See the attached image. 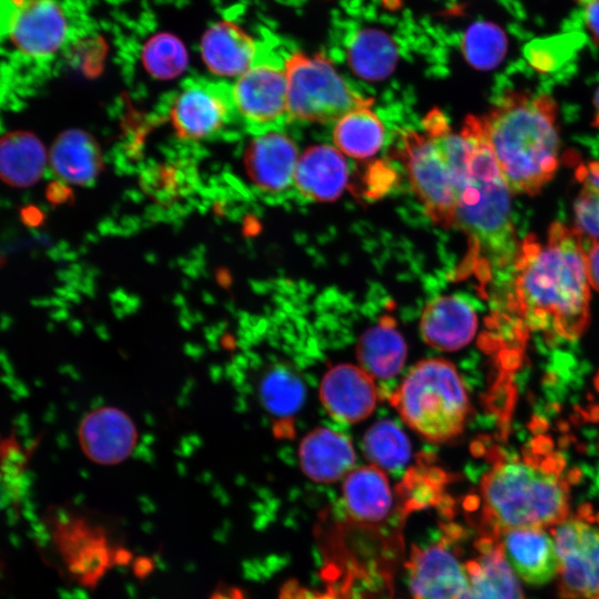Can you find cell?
I'll list each match as a JSON object with an SVG mask.
<instances>
[{"label":"cell","instance_id":"obj_1","mask_svg":"<svg viewBox=\"0 0 599 599\" xmlns=\"http://www.w3.org/2000/svg\"><path fill=\"white\" fill-rule=\"evenodd\" d=\"M582 243L575 226L560 222L549 226L546 243L534 235L520 242L514 291L531 329L576 339L588 326L590 285Z\"/></svg>","mask_w":599,"mask_h":599},{"label":"cell","instance_id":"obj_2","mask_svg":"<svg viewBox=\"0 0 599 599\" xmlns=\"http://www.w3.org/2000/svg\"><path fill=\"white\" fill-rule=\"evenodd\" d=\"M556 115L550 95L510 91L480 118L511 193L536 195L554 177L560 149Z\"/></svg>","mask_w":599,"mask_h":599},{"label":"cell","instance_id":"obj_3","mask_svg":"<svg viewBox=\"0 0 599 599\" xmlns=\"http://www.w3.org/2000/svg\"><path fill=\"white\" fill-rule=\"evenodd\" d=\"M461 131L470 141V156L455 226L467 236L469 256L505 263L516 257L520 244L511 220V192L485 138L480 118L469 115Z\"/></svg>","mask_w":599,"mask_h":599},{"label":"cell","instance_id":"obj_4","mask_svg":"<svg viewBox=\"0 0 599 599\" xmlns=\"http://www.w3.org/2000/svg\"><path fill=\"white\" fill-rule=\"evenodd\" d=\"M569 499L568 484L558 474L520 460H499L479 485L483 536L554 528L569 517Z\"/></svg>","mask_w":599,"mask_h":599},{"label":"cell","instance_id":"obj_5","mask_svg":"<svg viewBox=\"0 0 599 599\" xmlns=\"http://www.w3.org/2000/svg\"><path fill=\"white\" fill-rule=\"evenodd\" d=\"M404 423L424 439L458 437L470 412L469 394L455 365L444 358L416 363L390 396Z\"/></svg>","mask_w":599,"mask_h":599},{"label":"cell","instance_id":"obj_6","mask_svg":"<svg viewBox=\"0 0 599 599\" xmlns=\"http://www.w3.org/2000/svg\"><path fill=\"white\" fill-rule=\"evenodd\" d=\"M287 115L291 120L327 124L346 113L372 106L374 100L354 92L324 54L292 52L284 61Z\"/></svg>","mask_w":599,"mask_h":599},{"label":"cell","instance_id":"obj_7","mask_svg":"<svg viewBox=\"0 0 599 599\" xmlns=\"http://www.w3.org/2000/svg\"><path fill=\"white\" fill-rule=\"evenodd\" d=\"M74 31L65 0H0V39L24 58L55 57L71 44Z\"/></svg>","mask_w":599,"mask_h":599},{"label":"cell","instance_id":"obj_8","mask_svg":"<svg viewBox=\"0 0 599 599\" xmlns=\"http://www.w3.org/2000/svg\"><path fill=\"white\" fill-rule=\"evenodd\" d=\"M402 141L400 155L425 214L443 229L454 227L459 186L446 159L426 133L406 131Z\"/></svg>","mask_w":599,"mask_h":599},{"label":"cell","instance_id":"obj_9","mask_svg":"<svg viewBox=\"0 0 599 599\" xmlns=\"http://www.w3.org/2000/svg\"><path fill=\"white\" fill-rule=\"evenodd\" d=\"M562 599H599V525L582 517H568L551 529Z\"/></svg>","mask_w":599,"mask_h":599},{"label":"cell","instance_id":"obj_10","mask_svg":"<svg viewBox=\"0 0 599 599\" xmlns=\"http://www.w3.org/2000/svg\"><path fill=\"white\" fill-rule=\"evenodd\" d=\"M235 116L232 88L206 79L186 80L170 108L173 129L180 139L186 141L212 138Z\"/></svg>","mask_w":599,"mask_h":599},{"label":"cell","instance_id":"obj_11","mask_svg":"<svg viewBox=\"0 0 599 599\" xmlns=\"http://www.w3.org/2000/svg\"><path fill=\"white\" fill-rule=\"evenodd\" d=\"M236 115L248 126L266 128L287 114L284 64L261 59L241 74L232 87Z\"/></svg>","mask_w":599,"mask_h":599},{"label":"cell","instance_id":"obj_12","mask_svg":"<svg viewBox=\"0 0 599 599\" xmlns=\"http://www.w3.org/2000/svg\"><path fill=\"white\" fill-rule=\"evenodd\" d=\"M407 569L413 599H467L466 567L449 540L414 546Z\"/></svg>","mask_w":599,"mask_h":599},{"label":"cell","instance_id":"obj_13","mask_svg":"<svg viewBox=\"0 0 599 599\" xmlns=\"http://www.w3.org/2000/svg\"><path fill=\"white\" fill-rule=\"evenodd\" d=\"M77 437L87 458L99 465H116L126 459L138 443L134 422L114 406H100L81 419Z\"/></svg>","mask_w":599,"mask_h":599},{"label":"cell","instance_id":"obj_14","mask_svg":"<svg viewBox=\"0 0 599 599\" xmlns=\"http://www.w3.org/2000/svg\"><path fill=\"white\" fill-rule=\"evenodd\" d=\"M377 397L374 378L354 364L329 368L319 385V398L325 410L344 424L366 419L374 412Z\"/></svg>","mask_w":599,"mask_h":599},{"label":"cell","instance_id":"obj_15","mask_svg":"<svg viewBox=\"0 0 599 599\" xmlns=\"http://www.w3.org/2000/svg\"><path fill=\"white\" fill-rule=\"evenodd\" d=\"M297 159L296 146L290 136L278 131H264L246 146L244 166L260 190L280 193L293 185Z\"/></svg>","mask_w":599,"mask_h":599},{"label":"cell","instance_id":"obj_16","mask_svg":"<svg viewBox=\"0 0 599 599\" xmlns=\"http://www.w3.org/2000/svg\"><path fill=\"white\" fill-rule=\"evenodd\" d=\"M497 539L508 564L525 582L542 586L557 578L559 558L554 538L545 529H511Z\"/></svg>","mask_w":599,"mask_h":599},{"label":"cell","instance_id":"obj_17","mask_svg":"<svg viewBox=\"0 0 599 599\" xmlns=\"http://www.w3.org/2000/svg\"><path fill=\"white\" fill-rule=\"evenodd\" d=\"M423 339L433 348L454 352L468 345L477 329V314L464 298L438 296L426 304L419 322Z\"/></svg>","mask_w":599,"mask_h":599},{"label":"cell","instance_id":"obj_18","mask_svg":"<svg viewBox=\"0 0 599 599\" xmlns=\"http://www.w3.org/2000/svg\"><path fill=\"white\" fill-rule=\"evenodd\" d=\"M349 170L345 158L327 144L307 148L297 159L293 184L314 202L337 200L347 186Z\"/></svg>","mask_w":599,"mask_h":599},{"label":"cell","instance_id":"obj_19","mask_svg":"<svg viewBox=\"0 0 599 599\" xmlns=\"http://www.w3.org/2000/svg\"><path fill=\"white\" fill-rule=\"evenodd\" d=\"M478 555L465 564L467 599H525L517 575L508 564L497 538L481 536Z\"/></svg>","mask_w":599,"mask_h":599},{"label":"cell","instance_id":"obj_20","mask_svg":"<svg viewBox=\"0 0 599 599\" xmlns=\"http://www.w3.org/2000/svg\"><path fill=\"white\" fill-rule=\"evenodd\" d=\"M298 461L309 479L331 484L345 478L354 468L356 454L347 436L319 427L309 432L300 443Z\"/></svg>","mask_w":599,"mask_h":599},{"label":"cell","instance_id":"obj_21","mask_svg":"<svg viewBox=\"0 0 599 599\" xmlns=\"http://www.w3.org/2000/svg\"><path fill=\"white\" fill-rule=\"evenodd\" d=\"M200 50L207 69L226 78H238L258 55L253 37L240 24L229 20L217 21L206 29Z\"/></svg>","mask_w":599,"mask_h":599},{"label":"cell","instance_id":"obj_22","mask_svg":"<svg viewBox=\"0 0 599 599\" xmlns=\"http://www.w3.org/2000/svg\"><path fill=\"white\" fill-rule=\"evenodd\" d=\"M343 501L355 521L366 526L382 524L394 501L385 470L373 464L354 467L344 478Z\"/></svg>","mask_w":599,"mask_h":599},{"label":"cell","instance_id":"obj_23","mask_svg":"<svg viewBox=\"0 0 599 599\" xmlns=\"http://www.w3.org/2000/svg\"><path fill=\"white\" fill-rule=\"evenodd\" d=\"M48 162L54 174L64 182L88 185L102 169L101 150L87 132L70 129L53 141Z\"/></svg>","mask_w":599,"mask_h":599},{"label":"cell","instance_id":"obj_24","mask_svg":"<svg viewBox=\"0 0 599 599\" xmlns=\"http://www.w3.org/2000/svg\"><path fill=\"white\" fill-rule=\"evenodd\" d=\"M47 152L41 140L29 131H12L0 138V180L13 187H29L42 176Z\"/></svg>","mask_w":599,"mask_h":599},{"label":"cell","instance_id":"obj_25","mask_svg":"<svg viewBox=\"0 0 599 599\" xmlns=\"http://www.w3.org/2000/svg\"><path fill=\"white\" fill-rule=\"evenodd\" d=\"M356 354L359 366L373 378L388 379L403 368L407 347L394 321L386 317L361 335Z\"/></svg>","mask_w":599,"mask_h":599},{"label":"cell","instance_id":"obj_26","mask_svg":"<svg viewBox=\"0 0 599 599\" xmlns=\"http://www.w3.org/2000/svg\"><path fill=\"white\" fill-rule=\"evenodd\" d=\"M351 70L367 81L389 77L397 64L398 50L394 39L385 31L365 28L356 31L346 44Z\"/></svg>","mask_w":599,"mask_h":599},{"label":"cell","instance_id":"obj_27","mask_svg":"<svg viewBox=\"0 0 599 599\" xmlns=\"http://www.w3.org/2000/svg\"><path fill=\"white\" fill-rule=\"evenodd\" d=\"M385 126L379 116L363 106L342 116L334 126L333 141L341 153L354 159H367L383 146Z\"/></svg>","mask_w":599,"mask_h":599},{"label":"cell","instance_id":"obj_28","mask_svg":"<svg viewBox=\"0 0 599 599\" xmlns=\"http://www.w3.org/2000/svg\"><path fill=\"white\" fill-rule=\"evenodd\" d=\"M363 450L370 464L386 470L403 467L410 457L406 434L392 420L372 425L363 438Z\"/></svg>","mask_w":599,"mask_h":599},{"label":"cell","instance_id":"obj_29","mask_svg":"<svg viewBox=\"0 0 599 599\" xmlns=\"http://www.w3.org/2000/svg\"><path fill=\"white\" fill-rule=\"evenodd\" d=\"M463 52L467 62L478 70H491L506 55L508 41L504 30L496 23L478 21L464 34Z\"/></svg>","mask_w":599,"mask_h":599},{"label":"cell","instance_id":"obj_30","mask_svg":"<svg viewBox=\"0 0 599 599\" xmlns=\"http://www.w3.org/2000/svg\"><path fill=\"white\" fill-rule=\"evenodd\" d=\"M258 394L268 413L286 417L300 408L304 398V388L297 376L290 369L274 367L262 377Z\"/></svg>","mask_w":599,"mask_h":599},{"label":"cell","instance_id":"obj_31","mask_svg":"<svg viewBox=\"0 0 599 599\" xmlns=\"http://www.w3.org/2000/svg\"><path fill=\"white\" fill-rule=\"evenodd\" d=\"M141 57L146 72L161 80L176 78L187 65L183 42L170 32H159L149 38Z\"/></svg>","mask_w":599,"mask_h":599},{"label":"cell","instance_id":"obj_32","mask_svg":"<svg viewBox=\"0 0 599 599\" xmlns=\"http://www.w3.org/2000/svg\"><path fill=\"white\" fill-rule=\"evenodd\" d=\"M580 190L573 202L575 227L591 242L599 241V160L576 170Z\"/></svg>","mask_w":599,"mask_h":599},{"label":"cell","instance_id":"obj_33","mask_svg":"<svg viewBox=\"0 0 599 599\" xmlns=\"http://www.w3.org/2000/svg\"><path fill=\"white\" fill-rule=\"evenodd\" d=\"M580 41L575 33L558 34L530 41L525 49L528 61L538 70H550Z\"/></svg>","mask_w":599,"mask_h":599},{"label":"cell","instance_id":"obj_34","mask_svg":"<svg viewBox=\"0 0 599 599\" xmlns=\"http://www.w3.org/2000/svg\"><path fill=\"white\" fill-rule=\"evenodd\" d=\"M586 265L589 285L599 292V241L592 242L586 253Z\"/></svg>","mask_w":599,"mask_h":599},{"label":"cell","instance_id":"obj_35","mask_svg":"<svg viewBox=\"0 0 599 599\" xmlns=\"http://www.w3.org/2000/svg\"><path fill=\"white\" fill-rule=\"evenodd\" d=\"M585 21L592 39L599 44V0H588Z\"/></svg>","mask_w":599,"mask_h":599},{"label":"cell","instance_id":"obj_36","mask_svg":"<svg viewBox=\"0 0 599 599\" xmlns=\"http://www.w3.org/2000/svg\"><path fill=\"white\" fill-rule=\"evenodd\" d=\"M210 599H245L244 593L232 587L220 588L212 593Z\"/></svg>","mask_w":599,"mask_h":599},{"label":"cell","instance_id":"obj_37","mask_svg":"<svg viewBox=\"0 0 599 599\" xmlns=\"http://www.w3.org/2000/svg\"><path fill=\"white\" fill-rule=\"evenodd\" d=\"M593 106H595V118L592 121V125L599 128V87L595 92L593 95Z\"/></svg>","mask_w":599,"mask_h":599},{"label":"cell","instance_id":"obj_38","mask_svg":"<svg viewBox=\"0 0 599 599\" xmlns=\"http://www.w3.org/2000/svg\"><path fill=\"white\" fill-rule=\"evenodd\" d=\"M579 1H583V0H579Z\"/></svg>","mask_w":599,"mask_h":599}]
</instances>
